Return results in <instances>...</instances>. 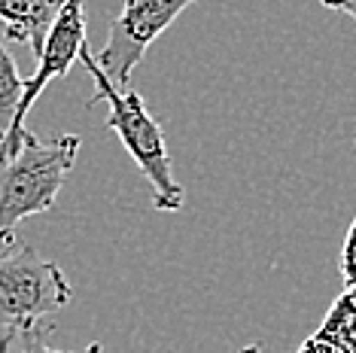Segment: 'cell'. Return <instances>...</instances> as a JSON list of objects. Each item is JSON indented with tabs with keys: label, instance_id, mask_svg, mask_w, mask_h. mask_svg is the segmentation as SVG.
<instances>
[{
	"label": "cell",
	"instance_id": "obj_1",
	"mask_svg": "<svg viewBox=\"0 0 356 353\" xmlns=\"http://www.w3.org/2000/svg\"><path fill=\"white\" fill-rule=\"evenodd\" d=\"M79 61H83V67L88 70V76L95 79V95H92V101H88V107H95V104H101V101L110 107L107 128L122 140L128 156L134 158V165L140 167L143 176L149 180L152 207L161 213H177L186 204V189L177 183L171 156H168L165 131H161V125L147 110L140 92L113 85L110 76L98 67L95 52L88 49V46L79 52Z\"/></svg>",
	"mask_w": 356,
	"mask_h": 353
},
{
	"label": "cell",
	"instance_id": "obj_5",
	"mask_svg": "<svg viewBox=\"0 0 356 353\" xmlns=\"http://www.w3.org/2000/svg\"><path fill=\"white\" fill-rule=\"evenodd\" d=\"M88 46L86 40V13H83V0H67V6L61 10L55 28L49 31V40H46L43 52L37 58V70L25 79V95H22V104H19V113H15V122L10 128L3 140H0V162L3 158L15 156L22 149V143L28 138V128H25V119L31 113V107L37 104V98L43 95V88L52 83V79L64 76L74 61H79V52Z\"/></svg>",
	"mask_w": 356,
	"mask_h": 353
},
{
	"label": "cell",
	"instance_id": "obj_6",
	"mask_svg": "<svg viewBox=\"0 0 356 353\" xmlns=\"http://www.w3.org/2000/svg\"><path fill=\"white\" fill-rule=\"evenodd\" d=\"M64 6L67 0H0V31L13 43L31 46L40 58Z\"/></svg>",
	"mask_w": 356,
	"mask_h": 353
},
{
	"label": "cell",
	"instance_id": "obj_8",
	"mask_svg": "<svg viewBox=\"0 0 356 353\" xmlns=\"http://www.w3.org/2000/svg\"><path fill=\"white\" fill-rule=\"evenodd\" d=\"M52 323H34L22 329H6L0 335V353H101V344L92 341L83 350H58L49 344Z\"/></svg>",
	"mask_w": 356,
	"mask_h": 353
},
{
	"label": "cell",
	"instance_id": "obj_14",
	"mask_svg": "<svg viewBox=\"0 0 356 353\" xmlns=\"http://www.w3.org/2000/svg\"><path fill=\"white\" fill-rule=\"evenodd\" d=\"M186 3H195V0H186Z\"/></svg>",
	"mask_w": 356,
	"mask_h": 353
},
{
	"label": "cell",
	"instance_id": "obj_7",
	"mask_svg": "<svg viewBox=\"0 0 356 353\" xmlns=\"http://www.w3.org/2000/svg\"><path fill=\"white\" fill-rule=\"evenodd\" d=\"M314 335L341 353H356V295L347 290L338 295Z\"/></svg>",
	"mask_w": 356,
	"mask_h": 353
},
{
	"label": "cell",
	"instance_id": "obj_3",
	"mask_svg": "<svg viewBox=\"0 0 356 353\" xmlns=\"http://www.w3.org/2000/svg\"><path fill=\"white\" fill-rule=\"evenodd\" d=\"M74 299V286L55 262L43 259L31 244L0 250V329L34 326L58 314Z\"/></svg>",
	"mask_w": 356,
	"mask_h": 353
},
{
	"label": "cell",
	"instance_id": "obj_4",
	"mask_svg": "<svg viewBox=\"0 0 356 353\" xmlns=\"http://www.w3.org/2000/svg\"><path fill=\"white\" fill-rule=\"evenodd\" d=\"M186 0H125L116 15L104 49L95 55L98 67L110 76L116 88H131V74L156 40L186 13Z\"/></svg>",
	"mask_w": 356,
	"mask_h": 353
},
{
	"label": "cell",
	"instance_id": "obj_2",
	"mask_svg": "<svg viewBox=\"0 0 356 353\" xmlns=\"http://www.w3.org/2000/svg\"><path fill=\"white\" fill-rule=\"evenodd\" d=\"M79 156L76 134L40 140L28 134L15 156L0 162V244H15L22 220L52 211Z\"/></svg>",
	"mask_w": 356,
	"mask_h": 353
},
{
	"label": "cell",
	"instance_id": "obj_10",
	"mask_svg": "<svg viewBox=\"0 0 356 353\" xmlns=\"http://www.w3.org/2000/svg\"><path fill=\"white\" fill-rule=\"evenodd\" d=\"M353 147H356V138H353ZM341 277H344V290L356 295V216L350 229H347V238L341 247Z\"/></svg>",
	"mask_w": 356,
	"mask_h": 353
},
{
	"label": "cell",
	"instance_id": "obj_9",
	"mask_svg": "<svg viewBox=\"0 0 356 353\" xmlns=\"http://www.w3.org/2000/svg\"><path fill=\"white\" fill-rule=\"evenodd\" d=\"M22 95H25V76L19 74L13 55L6 52L3 43H0V140L10 134V128L15 122Z\"/></svg>",
	"mask_w": 356,
	"mask_h": 353
},
{
	"label": "cell",
	"instance_id": "obj_12",
	"mask_svg": "<svg viewBox=\"0 0 356 353\" xmlns=\"http://www.w3.org/2000/svg\"><path fill=\"white\" fill-rule=\"evenodd\" d=\"M326 10H335V13H344L350 15V19L356 22V0H320Z\"/></svg>",
	"mask_w": 356,
	"mask_h": 353
},
{
	"label": "cell",
	"instance_id": "obj_13",
	"mask_svg": "<svg viewBox=\"0 0 356 353\" xmlns=\"http://www.w3.org/2000/svg\"><path fill=\"white\" fill-rule=\"evenodd\" d=\"M241 353H262V347H259V344H247V347L241 350Z\"/></svg>",
	"mask_w": 356,
	"mask_h": 353
},
{
	"label": "cell",
	"instance_id": "obj_11",
	"mask_svg": "<svg viewBox=\"0 0 356 353\" xmlns=\"http://www.w3.org/2000/svg\"><path fill=\"white\" fill-rule=\"evenodd\" d=\"M296 353H341V350H335L332 344H326L323 338H317V335H311L307 341H302V347H298Z\"/></svg>",
	"mask_w": 356,
	"mask_h": 353
}]
</instances>
